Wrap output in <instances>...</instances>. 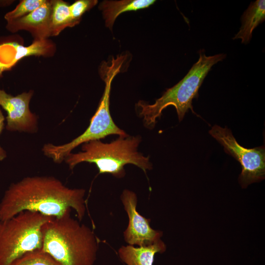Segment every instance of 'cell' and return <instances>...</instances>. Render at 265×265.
<instances>
[{"label": "cell", "mask_w": 265, "mask_h": 265, "mask_svg": "<svg viewBox=\"0 0 265 265\" xmlns=\"http://www.w3.org/2000/svg\"><path fill=\"white\" fill-rule=\"evenodd\" d=\"M85 190L70 188L53 177H28L12 184L0 203V221L24 211L59 217L73 209L80 221L85 212Z\"/></svg>", "instance_id": "1"}, {"label": "cell", "mask_w": 265, "mask_h": 265, "mask_svg": "<svg viewBox=\"0 0 265 265\" xmlns=\"http://www.w3.org/2000/svg\"><path fill=\"white\" fill-rule=\"evenodd\" d=\"M71 211L44 225L41 250L61 265H94L98 239L90 228L71 217Z\"/></svg>", "instance_id": "2"}, {"label": "cell", "mask_w": 265, "mask_h": 265, "mask_svg": "<svg viewBox=\"0 0 265 265\" xmlns=\"http://www.w3.org/2000/svg\"><path fill=\"white\" fill-rule=\"evenodd\" d=\"M141 140L139 136L129 135L119 136L110 143L92 140L82 144V152L70 153L64 159L70 169L88 162L94 163L99 173L110 174L118 178L125 176L124 166L127 164H133L146 173L152 169V165L149 157L137 151Z\"/></svg>", "instance_id": "3"}, {"label": "cell", "mask_w": 265, "mask_h": 265, "mask_svg": "<svg viewBox=\"0 0 265 265\" xmlns=\"http://www.w3.org/2000/svg\"><path fill=\"white\" fill-rule=\"evenodd\" d=\"M199 54L198 60L186 75L174 86L167 89L154 104H148L143 101L137 103L136 106L139 109V115L147 128L153 129L162 110L169 106L175 107L180 121L189 109L194 113L192 100L197 96L203 80L212 66L226 56L223 53L207 56L201 52Z\"/></svg>", "instance_id": "4"}, {"label": "cell", "mask_w": 265, "mask_h": 265, "mask_svg": "<svg viewBox=\"0 0 265 265\" xmlns=\"http://www.w3.org/2000/svg\"><path fill=\"white\" fill-rule=\"evenodd\" d=\"M125 59L124 55H118L116 58L112 57L110 62H104L102 64L100 73L106 84L105 90L88 127L83 133L69 143L61 145L45 144L42 150L46 156L52 158L55 162L60 163L72 150L81 144L100 140L111 134L119 136L128 135L114 122L109 110L111 83L116 75L120 72Z\"/></svg>", "instance_id": "5"}, {"label": "cell", "mask_w": 265, "mask_h": 265, "mask_svg": "<svg viewBox=\"0 0 265 265\" xmlns=\"http://www.w3.org/2000/svg\"><path fill=\"white\" fill-rule=\"evenodd\" d=\"M53 217L24 211L0 221V265H11L25 254L41 249L42 227Z\"/></svg>", "instance_id": "6"}, {"label": "cell", "mask_w": 265, "mask_h": 265, "mask_svg": "<svg viewBox=\"0 0 265 265\" xmlns=\"http://www.w3.org/2000/svg\"><path fill=\"white\" fill-rule=\"evenodd\" d=\"M209 133L223 147L226 153L240 163L242 171L239 176V182L242 188L265 179L264 146L252 149L244 148L237 141L230 130L217 125H214Z\"/></svg>", "instance_id": "7"}, {"label": "cell", "mask_w": 265, "mask_h": 265, "mask_svg": "<svg viewBox=\"0 0 265 265\" xmlns=\"http://www.w3.org/2000/svg\"><path fill=\"white\" fill-rule=\"evenodd\" d=\"M120 198L129 219L128 226L123 233L125 241L129 245L143 246L160 239L162 232L153 229L150 225V220L137 212V197L135 193L125 189Z\"/></svg>", "instance_id": "8"}, {"label": "cell", "mask_w": 265, "mask_h": 265, "mask_svg": "<svg viewBox=\"0 0 265 265\" xmlns=\"http://www.w3.org/2000/svg\"><path fill=\"white\" fill-rule=\"evenodd\" d=\"M33 92H24L16 96L0 89V106L7 112L6 129L34 132L37 129V117L29 110Z\"/></svg>", "instance_id": "9"}, {"label": "cell", "mask_w": 265, "mask_h": 265, "mask_svg": "<svg viewBox=\"0 0 265 265\" xmlns=\"http://www.w3.org/2000/svg\"><path fill=\"white\" fill-rule=\"evenodd\" d=\"M52 1L46 0L40 7L18 19L8 21V28L12 31L26 30L37 40L50 36V20Z\"/></svg>", "instance_id": "10"}, {"label": "cell", "mask_w": 265, "mask_h": 265, "mask_svg": "<svg viewBox=\"0 0 265 265\" xmlns=\"http://www.w3.org/2000/svg\"><path fill=\"white\" fill-rule=\"evenodd\" d=\"M166 249L165 244L160 239L143 246H122L118 250V254L126 265H153L155 254L163 253Z\"/></svg>", "instance_id": "11"}, {"label": "cell", "mask_w": 265, "mask_h": 265, "mask_svg": "<svg viewBox=\"0 0 265 265\" xmlns=\"http://www.w3.org/2000/svg\"><path fill=\"white\" fill-rule=\"evenodd\" d=\"M155 1L154 0H104L100 3L99 8L103 12L106 26L111 30L116 19L121 13L147 8Z\"/></svg>", "instance_id": "12"}, {"label": "cell", "mask_w": 265, "mask_h": 265, "mask_svg": "<svg viewBox=\"0 0 265 265\" xmlns=\"http://www.w3.org/2000/svg\"><path fill=\"white\" fill-rule=\"evenodd\" d=\"M265 19V1L257 0L251 3L241 17V26L234 39H240L242 43L249 42L252 32Z\"/></svg>", "instance_id": "13"}, {"label": "cell", "mask_w": 265, "mask_h": 265, "mask_svg": "<svg viewBox=\"0 0 265 265\" xmlns=\"http://www.w3.org/2000/svg\"><path fill=\"white\" fill-rule=\"evenodd\" d=\"M77 25L71 16L70 5L61 0L52 1L50 36H56L64 28Z\"/></svg>", "instance_id": "14"}, {"label": "cell", "mask_w": 265, "mask_h": 265, "mask_svg": "<svg viewBox=\"0 0 265 265\" xmlns=\"http://www.w3.org/2000/svg\"><path fill=\"white\" fill-rule=\"evenodd\" d=\"M10 44L15 51L12 65L25 57L31 55H45L48 53L49 49L53 48V46L45 39L37 40L27 47L15 42L11 43Z\"/></svg>", "instance_id": "15"}, {"label": "cell", "mask_w": 265, "mask_h": 265, "mask_svg": "<svg viewBox=\"0 0 265 265\" xmlns=\"http://www.w3.org/2000/svg\"><path fill=\"white\" fill-rule=\"evenodd\" d=\"M11 265H61L50 255L41 249L28 252Z\"/></svg>", "instance_id": "16"}, {"label": "cell", "mask_w": 265, "mask_h": 265, "mask_svg": "<svg viewBox=\"0 0 265 265\" xmlns=\"http://www.w3.org/2000/svg\"><path fill=\"white\" fill-rule=\"evenodd\" d=\"M46 0H23L12 11L7 13L5 18L8 21L22 18L42 5Z\"/></svg>", "instance_id": "17"}, {"label": "cell", "mask_w": 265, "mask_h": 265, "mask_svg": "<svg viewBox=\"0 0 265 265\" xmlns=\"http://www.w3.org/2000/svg\"><path fill=\"white\" fill-rule=\"evenodd\" d=\"M98 2L96 0H78L70 5V10L74 21L78 24L82 15L94 7Z\"/></svg>", "instance_id": "18"}, {"label": "cell", "mask_w": 265, "mask_h": 265, "mask_svg": "<svg viewBox=\"0 0 265 265\" xmlns=\"http://www.w3.org/2000/svg\"><path fill=\"white\" fill-rule=\"evenodd\" d=\"M4 117L0 109V134L1 133L4 126ZM6 157L5 152L0 146V160H3Z\"/></svg>", "instance_id": "19"}, {"label": "cell", "mask_w": 265, "mask_h": 265, "mask_svg": "<svg viewBox=\"0 0 265 265\" xmlns=\"http://www.w3.org/2000/svg\"><path fill=\"white\" fill-rule=\"evenodd\" d=\"M9 68V66L7 64L2 62L0 59V78L2 77V73Z\"/></svg>", "instance_id": "20"}]
</instances>
